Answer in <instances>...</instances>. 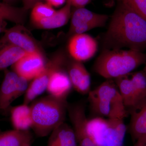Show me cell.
Instances as JSON below:
<instances>
[{"label":"cell","instance_id":"6da1fadb","mask_svg":"<svg viewBox=\"0 0 146 146\" xmlns=\"http://www.w3.org/2000/svg\"><path fill=\"white\" fill-rule=\"evenodd\" d=\"M107 49L127 48L142 52L146 49V21L119 2L104 37Z\"/></svg>","mask_w":146,"mask_h":146},{"label":"cell","instance_id":"7a4b0ae2","mask_svg":"<svg viewBox=\"0 0 146 146\" xmlns=\"http://www.w3.org/2000/svg\"><path fill=\"white\" fill-rule=\"evenodd\" d=\"M68 106L67 100L50 95L33 102L30 106L31 128L36 136L46 137L65 122Z\"/></svg>","mask_w":146,"mask_h":146},{"label":"cell","instance_id":"3957f363","mask_svg":"<svg viewBox=\"0 0 146 146\" xmlns=\"http://www.w3.org/2000/svg\"><path fill=\"white\" fill-rule=\"evenodd\" d=\"M146 61V54L142 52L106 49L97 58L94 70L104 78L115 79L127 75Z\"/></svg>","mask_w":146,"mask_h":146},{"label":"cell","instance_id":"277c9868","mask_svg":"<svg viewBox=\"0 0 146 146\" xmlns=\"http://www.w3.org/2000/svg\"><path fill=\"white\" fill-rule=\"evenodd\" d=\"M92 110L109 119H124L127 112L115 82L108 80L89 93Z\"/></svg>","mask_w":146,"mask_h":146},{"label":"cell","instance_id":"5b68a950","mask_svg":"<svg viewBox=\"0 0 146 146\" xmlns=\"http://www.w3.org/2000/svg\"><path fill=\"white\" fill-rule=\"evenodd\" d=\"M123 120L97 117L87 120L86 129L96 146H123L127 130Z\"/></svg>","mask_w":146,"mask_h":146},{"label":"cell","instance_id":"8992f818","mask_svg":"<svg viewBox=\"0 0 146 146\" xmlns=\"http://www.w3.org/2000/svg\"><path fill=\"white\" fill-rule=\"evenodd\" d=\"M66 60L64 56H55L46 63L41 73L32 80L25 94L24 104L29 105L38 96L46 90L50 77L55 71L64 68Z\"/></svg>","mask_w":146,"mask_h":146},{"label":"cell","instance_id":"52a82bcc","mask_svg":"<svg viewBox=\"0 0 146 146\" xmlns=\"http://www.w3.org/2000/svg\"><path fill=\"white\" fill-rule=\"evenodd\" d=\"M108 16L97 13L84 8L76 9L71 18L70 34L84 33L90 30L104 26Z\"/></svg>","mask_w":146,"mask_h":146},{"label":"cell","instance_id":"ba28073f","mask_svg":"<svg viewBox=\"0 0 146 146\" xmlns=\"http://www.w3.org/2000/svg\"><path fill=\"white\" fill-rule=\"evenodd\" d=\"M8 46L19 47L27 53H41L38 45L22 25H16L6 31L0 39V49Z\"/></svg>","mask_w":146,"mask_h":146},{"label":"cell","instance_id":"9c48e42d","mask_svg":"<svg viewBox=\"0 0 146 146\" xmlns=\"http://www.w3.org/2000/svg\"><path fill=\"white\" fill-rule=\"evenodd\" d=\"M98 48L96 39L84 33L74 35L68 44V51L71 56L74 60L81 62L91 59Z\"/></svg>","mask_w":146,"mask_h":146},{"label":"cell","instance_id":"30bf717a","mask_svg":"<svg viewBox=\"0 0 146 146\" xmlns=\"http://www.w3.org/2000/svg\"><path fill=\"white\" fill-rule=\"evenodd\" d=\"M68 112L74 131L78 146H96L90 138L87 129L85 106L82 103L69 105Z\"/></svg>","mask_w":146,"mask_h":146},{"label":"cell","instance_id":"8fae6325","mask_svg":"<svg viewBox=\"0 0 146 146\" xmlns=\"http://www.w3.org/2000/svg\"><path fill=\"white\" fill-rule=\"evenodd\" d=\"M46 63L41 53H27L12 67L18 76L30 81L41 73Z\"/></svg>","mask_w":146,"mask_h":146},{"label":"cell","instance_id":"7c38bea8","mask_svg":"<svg viewBox=\"0 0 146 146\" xmlns=\"http://www.w3.org/2000/svg\"><path fill=\"white\" fill-rule=\"evenodd\" d=\"M115 83L118 89L125 106L134 111L143 105L138 90L133 84L130 78L127 75L115 79Z\"/></svg>","mask_w":146,"mask_h":146},{"label":"cell","instance_id":"4fadbf2b","mask_svg":"<svg viewBox=\"0 0 146 146\" xmlns=\"http://www.w3.org/2000/svg\"><path fill=\"white\" fill-rule=\"evenodd\" d=\"M68 75L72 87L83 95L89 94L91 87L90 74L82 62L74 60L68 65Z\"/></svg>","mask_w":146,"mask_h":146},{"label":"cell","instance_id":"5bb4252c","mask_svg":"<svg viewBox=\"0 0 146 146\" xmlns=\"http://www.w3.org/2000/svg\"><path fill=\"white\" fill-rule=\"evenodd\" d=\"M63 68L58 69L52 73L47 85L46 91L49 95L67 100L72 86L68 73Z\"/></svg>","mask_w":146,"mask_h":146},{"label":"cell","instance_id":"9a60e30c","mask_svg":"<svg viewBox=\"0 0 146 146\" xmlns=\"http://www.w3.org/2000/svg\"><path fill=\"white\" fill-rule=\"evenodd\" d=\"M4 78L0 86V111L5 112L15 100L18 75L13 71L5 70Z\"/></svg>","mask_w":146,"mask_h":146},{"label":"cell","instance_id":"2e32d148","mask_svg":"<svg viewBox=\"0 0 146 146\" xmlns=\"http://www.w3.org/2000/svg\"><path fill=\"white\" fill-rule=\"evenodd\" d=\"M47 146H78L73 127L65 122L53 131Z\"/></svg>","mask_w":146,"mask_h":146},{"label":"cell","instance_id":"e0dca14e","mask_svg":"<svg viewBox=\"0 0 146 146\" xmlns=\"http://www.w3.org/2000/svg\"><path fill=\"white\" fill-rule=\"evenodd\" d=\"M72 5L69 0H67L65 5L48 18L33 23L39 28L50 29L63 27L68 23L71 16Z\"/></svg>","mask_w":146,"mask_h":146},{"label":"cell","instance_id":"ac0fdd59","mask_svg":"<svg viewBox=\"0 0 146 146\" xmlns=\"http://www.w3.org/2000/svg\"><path fill=\"white\" fill-rule=\"evenodd\" d=\"M11 118L14 129L20 131H27L32 126L31 112L29 105L24 104L11 108Z\"/></svg>","mask_w":146,"mask_h":146},{"label":"cell","instance_id":"d6986e66","mask_svg":"<svg viewBox=\"0 0 146 146\" xmlns=\"http://www.w3.org/2000/svg\"><path fill=\"white\" fill-rule=\"evenodd\" d=\"M29 130L13 129L0 133V146H27L32 143Z\"/></svg>","mask_w":146,"mask_h":146},{"label":"cell","instance_id":"ffe728a7","mask_svg":"<svg viewBox=\"0 0 146 146\" xmlns=\"http://www.w3.org/2000/svg\"><path fill=\"white\" fill-rule=\"evenodd\" d=\"M129 130L135 141L146 136V102L140 108L131 112Z\"/></svg>","mask_w":146,"mask_h":146},{"label":"cell","instance_id":"44dd1931","mask_svg":"<svg viewBox=\"0 0 146 146\" xmlns=\"http://www.w3.org/2000/svg\"><path fill=\"white\" fill-rule=\"evenodd\" d=\"M27 11L23 7H16L0 1V22L9 21L23 25Z\"/></svg>","mask_w":146,"mask_h":146},{"label":"cell","instance_id":"7402d4cb","mask_svg":"<svg viewBox=\"0 0 146 146\" xmlns=\"http://www.w3.org/2000/svg\"><path fill=\"white\" fill-rule=\"evenodd\" d=\"M27 53L23 50L15 46H6L0 49V71L12 66Z\"/></svg>","mask_w":146,"mask_h":146},{"label":"cell","instance_id":"603a6c76","mask_svg":"<svg viewBox=\"0 0 146 146\" xmlns=\"http://www.w3.org/2000/svg\"><path fill=\"white\" fill-rule=\"evenodd\" d=\"M31 18L33 23L50 17L56 11L47 3H36L32 9Z\"/></svg>","mask_w":146,"mask_h":146},{"label":"cell","instance_id":"cb8c5ba5","mask_svg":"<svg viewBox=\"0 0 146 146\" xmlns=\"http://www.w3.org/2000/svg\"><path fill=\"white\" fill-rule=\"evenodd\" d=\"M146 21V0H118Z\"/></svg>","mask_w":146,"mask_h":146},{"label":"cell","instance_id":"d4e9b609","mask_svg":"<svg viewBox=\"0 0 146 146\" xmlns=\"http://www.w3.org/2000/svg\"><path fill=\"white\" fill-rule=\"evenodd\" d=\"M29 81L30 80L23 77L18 76V80L16 83L15 100L21 97L23 94H25L29 85Z\"/></svg>","mask_w":146,"mask_h":146},{"label":"cell","instance_id":"484cf974","mask_svg":"<svg viewBox=\"0 0 146 146\" xmlns=\"http://www.w3.org/2000/svg\"><path fill=\"white\" fill-rule=\"evenodd\" d=\"M72 6L76 8H84L91 0H69Z\"/></svg>","mask_w":146,"mask_h":146},{"label":"cell","instance_id":"4316f807","mask_svg":"<svg viewBox=\"0 0 146 146\" xmlns=\"http://www.w3.org/2000/svg\"><path fill=\"white\" fill-rule=\"evenodd\" d=\"M23 7L26 10L28 11L31 9H32L36 3L41 2L44 0H23Z\"/></svg>","mask_w":146,"mask_h":146},{"label":"cell","instance_id":"83f0119b","mask_svg":"<svg viewBox=\"0 0 146 146\" xmlns=\"http://www.w3.org/2000/svg\"><path fill=\"white\" fill-rule=\"evenodd\" d=\"M47 3L51 6L58 7L64 4L67 0H45Z\"/></svg>","mask_w":146,"mask_h":146},{"label":"cell","instance_id":"f1b7e54d","mask_svg":"<svg viewBox=\"0 0 146 146\" xmlns=\"http://www.w3.org/2000/svg\"><path fill=\"white\" fill-rule=\"evenodd\" d=\"M134 146H146V136L136 140Z\"/></svg>","mask_w":146,"mask_h":146},{"label":"cell","instance_id":"f546056e","mask_svg":"<svg viewBox=\"0 0 146 146\" xmlns=\"http://www.w3.org/2000/svg\"><path fill=\"white\" fill-rule=\"evenodd\" d=\"M6 21L0 22V33L2 32H5L7 30Z\"/></svg>","mask_w":146,"mask_h":146},{"label":"cell","instance_id":"4dcf8cb0","mask_svg":"<svg viewBox=\"0 0 146 146\" xmlns=\"http://www.w3.org/2000/svg\"><path fill=\"white\" fill-rule=\"evenodd\" d=\"M0 1H1L3 2L6 3L11 5V3L13 2L15 0H0Z\"/></svg>","mask_w":146,"mask_h":146},{"label":"cell","instance_id":"1f68e13d","mask_svg":"<svg viewBox=\"0 0 146 146\" xmlns=\"http://www.w3.org/2000/svg\"><path fill=\"white\" fill-rule=\"evenodd\" d=\"M146 65H145V74L146 75Z\"/></svg>","mask_w":146,"mask_h":146},{"label":"cell","instance_id":"d6a6232c","mask_svg":"<svg viewBox=\"0 0 146 146\" xmlns=\"http://www.w3.org/2000/svg\"><path fill=\"white\" fill-rule=\"evenodd\" d=\"M31 146V145H27V146Z\"/></svg>","mask_w":146,"mask_h":146}]
</instances>
